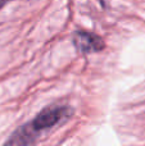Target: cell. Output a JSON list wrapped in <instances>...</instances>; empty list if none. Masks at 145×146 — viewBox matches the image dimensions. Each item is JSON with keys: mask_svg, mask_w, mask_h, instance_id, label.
<instances>
[{"mask_svg": "<svg viewBox=\"0 0 145 146\" xmlns=\"http://www.w3.org/2000/svg\"><path fill=\"white\" fill-rule=\"evenodd\" d=\"M72 109L66 105H50L40 111L31 122L18 127L3 146H28L36 141L40 132L54 127L57 123L68 118Z\"/></svg>", "mask_w": 145, "mask_h": 146, "instance_id": "6da1fadb", "label": "cell"}, {"mask_svg": "<svg viewBox=\"0 0 145 146\" xmlns=\"http://www.w3.org/2000/svg\"><path fill=\"white\" fill-rule=\"evenodd\" d=\"M73 41H74L76 48L84 54L102 50L104 48L103 41L96 35L90 33V32H85V31H78V32L74 33Z\"/></svg>", "mask_w": 145, "mask_h": 146, "instance_id": "7a4b0ae2", "label": "cell"}, {"mask_svg": "<svg viewBox=\"0 0 145 146\" xmlns=\"http://www.w3.org/2000/svg\"><path fill=\"white\" fill-rule=\"evenodd\" d=\"M9 1H10V0H0V9H1V8L4 7L7 3H9Z\"/></svg>", "mask_w": 145, "mask_h": 146, "instance_id": "3957f363", "label": "cell"}]
</instances>
